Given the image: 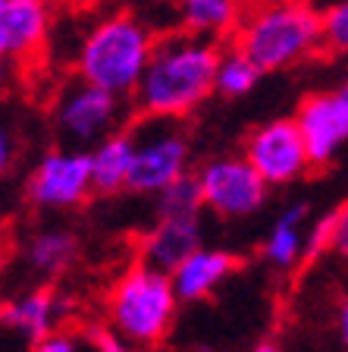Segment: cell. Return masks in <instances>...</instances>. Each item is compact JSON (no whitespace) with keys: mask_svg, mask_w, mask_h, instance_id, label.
<instances>
[{"mask_svg":"<svg viewBox=\"0 0 348 352\" xmlns=\"http://www.w3.org/2000/svg\"><path fill=\"white\" fill-rule=\"evenodd\" d=\"M217 41L189 35L182 29L163 32L154 44L151 63L138 82L135 101L141 117L179 120L201 107L217 91V66H220Z\"/></svg>","mask_w":348,"mask_h":352,"instance_id":"cell-1","label":"cell"},{"mask_svg":"<svg viewBox=\"0 0 348 352\" xmlns=\"http://www.w3.org/2000/svg\"><path fill=\"white\" fill-rule=\"evenodd\" d=\"M157 35L135 13H110L88 22L76 51V73L82 82L110 91L116 98H132L151 63Z\"/></svg>","mask_w":348,"mask_h":352,"instance_id":"cell-2","label":"cell"},{"mask_svg":"<svg viewBox=\"0 0 348 352\" xmlns=\"http://www.w3.org/2000/svg\"><path fill=\"white\" fill-rule=\"evenodd\" d=\"M261 73L289 69L323 47V10L314 3H261L245 10L235 44Z\"/></svg>","mask_w":348,"mask_h":352,"instance_id":"cell-3","label":"cell"},{"mask_svg":"<svg viewBox=\"0 0 348 352\" xmlns=\"http://www.w3.org/2000/svg\"><path fill=\"white\" fill-rule=\"evenodd\" d=\"M173 280L151 271L145 264H132L129 271L113 283L107 296V318L110 330L132 346H157L170 333L176 318Z\"/></svg>","mask_w":348,"mask_h":352,"instance_id":"cell-4","label":"cell"},{"mask_svg":"<svg viewBox=\"0 0 348 352\" xmlns=\"http://www.w3.org/2000/svg\"><path fill=\"white\" fill-rule=\"evenodd\" d=\"M135 161H132L129 189L157 198L163 189L192 173L189 170V135L179 120L141 117L129 129Z\"/></svg>","mask_w":348,"mask_h":352,"instance_id":"cell-5","label":"cell"},{"mask_svg":"<svg viewBox=\"0 0 348 352\" xmlns=\"http://www.w3.org/2000/svg\"><path fill=\"white\" fill-rule=\"evenodd\" d=\"M54 117H57L60 132L69 142L97 148L110 135L123 132L119 123L126 117V104H123V98H116L110 91H101V88L76 79L60 91Z\"/></svg>","mask_w":348,"mask_h":352,"instance_id":"cell-6","label":"cell"},{"mask_svg":"<svg viewBox=\"0 0 348 352\" xmlns=\"http://www.w3.org/2000/svg\"><path fill=\"white\" fill-rule=\"evenodd\" d=\"M267 186H289L308 173L311 154L295 126V117L267 120L245 139L242 154Z\"/></svg>","mask_w":348,"mask_h":352,"instance_id":"cell-7","label":"cell"},{"mask_svg":"<svg viewBox=\"0 0 348 352\" xmlns=\"http://www.w3.org/2000/svg\"><path fill=\"white\" fill-rule=\"evenodd\" d=\"M204 208L217 217H248L267 201V189L257 170L245 157H213L198 170Z\"/></svg>","mask_w":348,"mask_h":352,"instance_id":"cell-8","label":"cell"},{"mask_svg":"<svg viewBox=\"0 0 348 352\" xmlns=\"http://www.w3.org/2000/svg\"><path fill=\"white\" fill-rule=\"evenodd\" d=\"M95 192L91 154L88 151H47L29 176V198L44 211H69Z\"/></svg>","mask_w":348,"mask_h":352,"instance_id":"cell-9","label":"cell"},{"mask_svg":"<svg viewBox=\"0 0 348 352\" xmlns=\"http://www.w3.org/2000/svg\"><path fill=\"white\" fill-rule=\"evenodd\" d=\"M54 13L41 0H0V60L25 63L51 41Z\"/></svg>","mask_w":348,"mask_h":352,"instance_id":"cell-10","label":"cell"},{"mask_svg":"<svg viewBox=\"0 0 348 352\" xmlns=\"http://www.w3.org/2000/svg\"><path fill=\"white\" fill-rule=\"evenodd\" d=\"M295 126L305 139L311 164H329L348 142V110L339 91H317L301 101Z\"/></svg>","mask_w":348,"mask_h":352,"instance_id":"cell-11","label":"cell"},{"mask_svg":"<svg viewBox=\"0 0 348 352\" xmlns=\"http://www.w3.org/2000/svg\"><path fill=\"white\" fill-rule=\"evenodd\" d=\"M201 249H204L201 217L157 220L138 242V264H145V267L163 274V277H173L182 264Z\"/></svg>","mask_w":348,"mask_h":352,"instance_id":"cell-12","label":"cell"},{"mask_svg":"<svg viewBox=\"0 0 348 352\" xmlns=\"http://www.w3.org/2000/svg\"><path fill=\"white\" fill-rule=\"evenodd\" d=\"M69 315V302L63 299L54 289H32V293H22L16 299H10L7 305L0 308V324H7L10 330L22 333V337L35 340H47L51 333H60V324Z\"/></svg>","mask_w":348,"mask_h":352,"instance_id":"cell-13","label":"cell"},{"mask_svg":"<svg viewBox=\"0 0 348 352\" xmlns=\"http://www.w3.org/2000/svg\"><path fill=\"white\" fill-rule=\"evenodd\" d=\"M232 271H235V255L232 252L207 249L204 245L170 280H173V289L179 302H198V299H207Z\"/></svg>","mask_w":348,"mask_h":352,"instance_id":"cell-14","label":"cell"},{"mask_svg":"<svg viewBox=\"0 0 348 352\" xmlns=\"http://www.w3.org/2000/svg\"><path fill=\"white\" fill-rule=\"evenodd\" d=\"M242 16H245V7L235 0H185L176 7L179 29L189 32V35L207 38V41L239 32Z\"/></svg>","mask_w":348,"mask_h":352,"instance_id":"cell-15","label":"cell"},{"mask_svg":"<svg viewBox=\"0 0 348 352\" xmlns=\"http://www.w3.org/2000/svg\"><path fill=\"white\" fill-rule=\"evenodd\" d=\"M305 220H308V205H301V201L283 208L279 217L273 220V227H270L267 239H264V258L273 267L289 271L305 258V242H308Z\"/></svg>","mask_w":348,"mask_h":352,"instance_id":"cell-16","label":"cell"},{"mask_svg":"<svg viewBox=\"0 0 348 352\" xmlns=\"http://www.w3.org/2000/svg\"><path fill=\"white\" fill-rule=\"evenodd\" d=\"M91 154V179H95V192L101 195H113L119 189H129L132 161H135V148H132L129 132H116L107 142L95 148Z\"/></svg>","mask_w":348,"mask_h":352,"instance_id":"cell-17","label":"cell"},{"mask_svg":"<svg viewBox=\"0 0 348 352\" xmlns=\"http://www.w3.org/2000/svg\"><path fill=\"white\" fill-rule=\"evenodd\" d=\"M76 236L69 230L60 227H44L38 233H32L25 239V249H22V258L35 274L41 277H54L63 267H69V261L76 258Z\"/></svg>","mask_w":348,"mask_h":352,"instance_id":"cell-18","label":"cell"},{"mask_svg":"<svg viewBox=\"0 0 348 352\" xmlns=\"http://www.w3.org/2000/svg\"><path fill=\"white\" fill-rule=\"evenodd\" d=\"M157 220H185V217H201L204 198L198 173L179 176L170 189H163L157 198Z\"/></svg>","mask_w":348,"mask_h":352,"instance_id":"cell-19","label":"cell"},{"mask_svg":"<svg viewBox=\"0 0 348 352\" xmlns=\"http://www.w3.org/2000/svg\"><path fill=\"white\" fill-rule=\"evenodd\" d=\"M261 69L239 51V47H229V51L220 54V66H217V91L226 98H242L248 95L257 79H261Z\"/></svg>","mask_w":348,"mask_h":352,"instance_id":"cell-20","label":"cell"},{"mask_svg":"<svg viewBox=\"0 0 348 352\" xmlns=\"http://www.w3.org/2000/svg\"><path fill=\"white\" fill-rule=\"evenodd\" d=\"M323 47L333 54H348V0L323 10Z\"/></svg>","mask_w":348,"mask_h":352,"instance_id":"cell-21","label":"cell"},{"mask_svg":"<svg viewBox=\"0 0 348 352\" xmlns=\"http://www.w3.org/2000/svg\"><path fill=\"white\" fill-rule=\"evenodd\" d=\"M32 352H95V343H91V333L60 330V333H51L47 340L35 343Z\"/></svg>","mask_w":348,"mask_h":352,"instance_id":"cell-22","label":"cell"},{"mask_svg":"<svg viewBox=\"0 0 348 352\" xmlns=\"http://www.w3.org/2000/svg\"><path fill=\"white\" fill-rule=\"evenodd\" d=\"M333 245V217L317 220L311 230H308V242H305V258H317L320 252H329Z\"/></svg>","mask_w":348,"mask_h":352,"instance_id":"cell-23","label":"cell"},{"mask_svg":"<svg viewBox=\"0 0 348 352\" xmlns=\"http://www.w3.org/2000/svg\"><path fill=\"white\" fill-rule=\"evenodd\" d=\"M16 154H19V142H16V132L10 126V120L3 117L0 110V173H7L16 164Z\"/></svg>","mask_w":348,"mask_h":352,"instance_id":"cell-24","label":"cell"},{"mask_svg":"<svg viewBox=\"0 0 348 352\" xmlns=\"http://www.w3.org/2000/svg\"><path fill=\"white\" fill-rule=\"evenodd\" d=\"M329 217H333V245H329V252L348 258V201L339 211L329 214Z\"/></svg>","mask_w":348,"mask_h":352,"instance_id":"cell-25","label":"cell"},{"mask_svg":"<svg viewBox=\"0 0 348 352\" xmlns=\"http://www.w3.org/2000/svg\"><path fill=\"white\" fill-rule=\"evenodd\" d=\"M91 343H95V352H138V346L126 343L113 330H91Z\"/></svg>","mask_w":348,"mask_h":352,"instance_id":"cell-26","label":"cell"},{"mask_svg":"<svg viewBox=\"0 0 348 352\" xmlns=\"http://www.w3.org/2000/svg\"><path fill=\"white\" fill-rule=\"evenodd\" d=\"M336 324H339V337H342V343L348 346V299L342 302V308H339V321H336Z\"/></svg>","mask_w":348,"mask_h":352,"instance_id":"cell-27","label":"cell"},{"mask_svg":"<svg viewBox=\"0 0 348 352\" xmlns=\"http://www.w3.org/2000/svg\"><path fill=\"white\" fill-rule=\"evenodd\" d=\"M13 73H16V66H10V63H3V60H0V91H7V88H10Z\"/></svg>","mask_w":348,"mask_h":352,"instance_id":"cell-28","label":"cell"},{"mask_svg":"<svg viewBox=\"0 0 348 352\" xmlns=\"http://www.w3.org/2000/svg\"><path fill=\"white\" fill-rule=\"evenodd\" d=\"M254 352H279V349L273 343H261V346H254Z\"/></svg>","mask_w":348,"mask_h":352,"instance_id":"cell-29","label":"cell"},{"mask_svg":"<svg viewBox=\"0 0 348 352\" xmlns=\"http://www.w3.org/2000/svg\"><path fill=\"white\" fill-rule=\"evenodd\" d=\"M339 98H342V104H345V110H348V82L339 88Z\"/></svg>","mask_w":348,"mask_h":352,"instance_id":"cell-30","label":"cell"}]
</instances>
